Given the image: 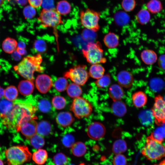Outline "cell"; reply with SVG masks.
I'll return each mask as SVG.
<instances>
[{"instance_id": "obj_1", "label": "cell", "mask_w": 165, "mask_h": 165, "mask_svg": "<svg viewBox=\"0 0 165 165\" xmlns=\"http://www.w3.org/2000/svg\"><path fill=\"white\" fill-rule=\"evenodd\" d=\"M36 110V107L30 101L16 100L8 113L0 115L1 122L8 129L19 132L24 123L37 118L35 115Z\"/></svg>"}, {"instance_id": "obj_2", "label": "cell", "mask_w": 165, "mask_h": 165, "mask_svg": "<svg viewBox=\"0 0 165 165\" xmlns=\"http://www.w3.org/2000/svg\"><path fill=\"white\" fill-rule=\"evenodd\" d=\"M42 61L40 53L33 56H28L14 67L15 70L27 79L34 81V74L35 72H41L44 69L41 66Z\"/></svg>"}, {"instance_id": "obj_3", "label": "cell", "mask_w": 165, "mask_h": 165, "mask_svg": "<svg viewBox=\"0 0 165 165\" xmlns=\"http://www.w3.org/2000/svg\"><path fill=\"white\" fill-rule=\"evenodd\" d=\"M5 154L8 165H22L30 161L32 156L25 145L11 146L5 150Z\"/></svg>"}, {"instance_id": "obj_4", "label": "cell", "mask_w": 165, "mask_h": 165, "mask_svg": "<svg viewBox=\"0 0 165 165\" xmlns=\"http://www.w3.org/2000/svg\"><path fill=\"white\" fill-rule=\"evenodd\" d=\"M141 152L148 160H160L165 157V146L150 135L147 137L145 145Z\"/></svg>"}, {"instance_id": "obj_5", "label": "cell", "mask_w": 165, "mask_h": 165, "mask_svg": "<svg viewBox=\"0 0 165 165\" xmlns=\"http://www.w3.org/2000/svg\"><path fill=\"white\" fill-rule=\"evenodd\" d=\"M82 51L87 62L91 64L105 63L107 61L101 43L98 41L88 42L86 49Z\"/></svg>"}, {"instance_id": "obj_6", "label": "cell", "mask_w": 165, "mask_h": 165, "mask_svg": "<svg viewBox=\"0 0 165 165\" xmlns=\"http://www.w3.org/2000/svg\"><path fill=\"white\" fill-rule=\"evenodd\" d=\"M38 19L43 28H55L63 23L61 15L55 9H43Z\"/></svg>"}, {"instance_id": "obj_7", "label": "cell", "mask_w": 165, "mask_h": 165, "mask_svg": "<svg viewBox=\"0 0 165 165\" xmlns=\"http://www.w3.org/2000/svg\"><path fill=\"white\" fill-rule=\"evenodd\" d=\"M101 13L89 8L81 10L80 19L82 25L85 28L94 32L98 31Z\"/></svg>"}, {"instance_id": "obj_8", "label": "cell", "mask_w": 165, "mask_h": 165, "mask_svg": "<svg viewBox=\"0 0 165 165\" xmlns=\"http://www.w3.org/2000/svg\"><path fill=\"white\" fill-rule=\"evenodd\" d=\"M71 110L76 117L81 119L87 117L90 115L93 110V106L88 100L79 97L75 98L73 100Z\"/></svg>"}, {"instance_id": "obj_9", "label": "cell", "mask_w": 165, "mask_h": 165, "mask_svg": "<svg viewBox=\"0 0 165 165\" xmlns=\"http://www.w3.org/2000/svg\"><path fill=\"white\" fill-rule=\"evenodd\" d=\"M64 77L69 78L74 83L83 85L89 77L87 67L85 65H79L72 68L64 74Z\"/></svg>"}, {"instance_id": "obj_10", "label": "cell", "mask_w": 165, "mask_h": 165, "mask_svg": "<svg viewBox=\"0 0 165 165\" xmlns=\"http://www.w3.org/2000/svg\"><path fill=\"white\" fill-rule=\"evenodd\" d=\"M154 101L152 112L155 122L157 125H163L165 123V101L160 95L156 97Z\"/></svg>"}, {"instance_id": "obj_11", "label": "cell", "mask_w": 165, "mask_h": 165, "mask_svg": "<svg viewBox=\"0 0 165 165\" xmlns=\"http://www.w3.org/2000/svg\"><path fill=\"white\" fill-rule=\"evenodd\" d=\"M104 126L99 122H94L90 124L87 128V133L90 138L99 140L103 138L105 133Z\"/></svg>"}, {"instance_id": "obj_12", "label": "cell", "mask_w": 165, "mask_h": 165, "mask_svg": "<svg viewBox=\"0 0 165 165\" xmlns=\"http://www.w3.org/2000/svg\"><path fill=\"white\" fill-rule=\"evenodd\" d=\"M35 85L39 92L45 94L51 88L53 85V82L48 75L42 74L37 77L35 80Z\"/></svg>"}, {"instance_id": "obj_13", "label": "cell", "mask_w": 165, "mask_h": 165, "mask_svg": "<svg viewBox=\"0 0 165 165\" xmlns=\"http://www.w3.org/2000/svg\"><path fill=\"white\" fill-rule=\"evenodd\" d=\"M117 80L119 85L126 88L130 87L134 82L132 74L128 71L123 70L119 72L117 75Z\"/></svg>"}, {"instance_id": "obj_14", "label": "cell", "mask_w": 165, "mask_h": 165, "mask_svg": "<svg viewBox=\"0 0 165 165\" xmlns=\"http://www.w3.org/2000/svg\"><path fill=\"white\" fill-rule=\"evenodd\" d=\"M35 119H32L24 123L21 126L20 131L26 138L29 139L37 133V123Z\"/></svg>"}, {"instance_id": "obj_15", "label": "cell", "mask_w": 165, "mask_h": 165, "mask_svg": "<svg viewBox=\"0 0 165 165\" xmlns=\"http://www.w3.org/2000/svg\"><path fill=\"white\" fill-rule=\"evenodd\" d=\"M56 121L59 125L63 127H66L70 126L73 123L74 118L70 112H62L57 115Z\"/></svg>"}, {"instance_id": "obj_16", "label": "cell", "mask_w": 165, "mask_h": 165, "mask_svg": "<svg viewBox=\"0 0 165 165\" xmlns=\"http://www.w3.org/2000/svg\"><path fill=\"white\" fill-rule=\"evenodd\" d=\"M141 57L143 62L148 65L153 64L158 60L156 53L150 49H145L143 50L141 53Z\"/></svg>"}, {"instance_id": "obj_17", "label": "cell", "mask_w": 165, "mask_h": 165, "mask_svg": "<svg viewBox=\"0 0 165 165\" xmlns=\"http://www.w3.org/2000/svg\"><path fill=\"white\" fill-rule=\"evenodd\" d=\"M119 38L118 35L114 33L110 32L105 35L103 42L106 46L109 49L115 48L119 44Z\"/></svg>"}, {"instance_id": "obj_18", "label": "cell", "mask_w": 165, "mask_h": 165, "mask_svg": "<svg viewBox=\"0 0 165 165\" xmlns=\"http://www.w3.org/2000/svg\"><path fill=\"white\" fill-rule=\"evenodd\" d=\"M110 97L114 101L120 100L124 96V92L120 85L113 84L110 86L108 90Z\"/></svg>"}, {"instance_id": "obj_19", "label": "cell", "mask_w": 165, "mask_h": 165, "mask_svg": "<svg viewBox=\"0 0 165 165\" xmlns=\"http://www.w3.org/2000/svg\"><path fill=\"white\" fill-rule=\"evenodd\" d=\"M132 99L134 105L138 108L144 106L147 101L146 95L142 91L135 92L132 95Z\"/></svg>"}, {"instance_id": "obj_20", "label": "cell", "mask_w": 165, "mask_h": 165, "mask_svg": "<svg viewBox=\"0 0 165 165\" xmlns=\"http://www.w3.org/2000/svg\"><path fill=\"white\" fill-rule=\"evenodd\" d=\"M33 81L25 80L21 81L18 85L19 90L22 94L28 96L31 94L34 89Z\"/></svg>"}, {"instance_id": "obj_21", "label": "cell", "mask_w": 165, "mask_h": 165, "mask_svg": "<svg viewBox=\"0 0 165 165\" xmlns=\"http://www.w3.org/2000/svg\"><path fill=\"white\" fill-rule=\"evenodd\" d=\"M18 42L15 39L8 37L3 41L2 47L5 53L12 54L15 51L17 47Z\"/></svg>"}, {"instance_id": "obj_22", "label": "cell", "mask_w": 165, "mask_h": 165, "mask_svg": "<svg viewBox=\"0 0 165 165\" xmlns=\"http://www.w3.org/2000/svg\"><path fill=\"white\" fill-rule=\"evenodd\" d=\"M48 157L47 151L43 149H39L32 154L33 160L39 165L44 164L46 162Z\"/></svg>"}, {"instance_id": "obj_23", "label": "cell", "mask_w": 165, "mask_h": 165, "mask_svg": "<svg viewBox=\"0 0 165 165\" xmlns=\"http://www.w3.org/2000/svg\"><path fill=\"white\" fill-rule=\"evenodd\" d=\"M112 110L115 116L122 117L126 113L127 108L125 104L119 100L114 102L112 106Z\"/></svg>"}, {"instance_id": "obj_24", "label": "cell", "mask_w": 165, "mask_h": 165, "mask_svg": "<svg viewBox=\"0 0 165 165\" xmlns=\"http://www.w3.org/2000/svg\"><path fill=\"white\" fill-rule=\"evenodd\" d=\"M105 69L101 64H92L90 67L89 74L92 78L97 79L105 74Z\"/></svg>"}, {"instance_id": "obj_25", "label": "cell", "mask_w": 165, "mask_h": 165, "mask_svg": "<svg viewBox=\"0 0 165 165\" xmlns=\"http://www.w3.org/2000/svg\"><path fill=\"white\" fill-rule=\"evenodd\" d=\"M150 17L149 11L146 9L143 8L140 10L137 14L135 19L139 23L145 25L149 22Z\"/></svg>"}, {"instance_id": "obj_26", "label": "cell", "mask_w": 165, "mask_h": 165, "mask_svg": "<svg viewBox=\"0 0 165 165\" xmlns=\"http://www.w3.org/2000/svg\"><path fill=\"white\" fill-rule=\"evenodd\" d=\"M146 9L150 13H157L162 11L163 5L159 0H150L146 4Z\"/></svg>"}, {"instance_id": "obj_27", "label": "cell", "mask_w": 165, "mask_h": 165, "mask_svg": "<svg viewBox=\"0 0 165 165\" xmlns=\"http://www.w3.org/2000/svg\"><path fill=\"white\" fill-rule=\"evenodd\" d=\"M51 130V126L48 122L42 121L37 123V133L42 136L48 135L50 133Z\"/></svg>"}, {"instance_id": "obj_28", "label": "cell", "mask_w": 165, "mask_h": 165, "mask_svg": "<svg viewBox=\"0 0 165 165\" xmlns=\"http://www.w3.org/2000/svg\"><path fill=\"white\" fill-rule=\"evenodd\" d=\"M86 149L85 144L81 141L75 143L71 147L72 153L77 157H81L84 155L86 152Z\"/></svg>"}, {"instance_id": "obj_29", "label": "cell", "mask_w": 165, "mask_h": 165, "mask_svg": "<svg viewBox=\"0 0 165 165\" xmlns=\"http://www.w3.org/2000/svg\"><path fill=\"white\" fill-rule=\"evenodd\" d=\"M66 90L68 96L72 98L80 97L82 93V89L79 85L74 83L68 85Z\"/></svg>"}, {"instance_id": "obj_30", "label": "cell", "mask_w": 165, "mask_h": 165, "mask_svg": "<svg viewBox=\"0 0 165 165\" xmlns=\"http://www.w3.org/2000/svg\"><path fill=\"white\" fill-rule=\"evenodd\" d=\"M71 9L70 3L66 0H62L58 2L56 9L60 15H66L70 13Z\"/></svg>"}, {"instance_id": "obj_31", "label": "cell", "mask_w": 165, "mask_h": 165, "mask_svg": "<svg viewBox=\"0 0 165 165\" xmlns=\"http://www.w3.org/2000/svg\"><path fill=\"white\" fill-rule=\"evenodd\" d=\"M115 22L119 25H124L129 23L130 20V16L124 11H120L117 12L114 15Z\"/></svg>"}, {"instance_id": "obj_32", "label": "cell", "mask_w": 165, "mask_h": 165, "mask_svg": "<svg viewBox=\"0 0 165 165\" xmlns=\"http://www.w3.org/2000/svg\"><path fill=\"white\" fill-rule=\"evenodd\" d=\"M18 95V90L14 86H9L4 90V97L6 99L9 101H15Z\"/></svg>"}, {"instance_id": "obj_33", "label": "cell", "mask_w": 165, "mask_h": 165, "mask_svg": "<svg viewBox=\"0 0 165 165\" xmlns=\"http://www.w3.org/2000/svg\"><path fill=\"white\" fill-rule=\"evenodd\" d=\"M127 149V145L125 141L119 139L113 143L112 151L116 154H121L124 152Z\"/></svg>"}, {"instance_id": "obj_34", "label": "cell", "mask_w": 165, "mask_h": 165, "mask_svg": "<svg viewBox=\"0 0 165 165\" xmlns=\"http://www.w3.org/2000/svg\"><path fill=\"white\" fill-rule=\"evenodd\" d=\"M29 139L31 145L38 149L42 147L45 144V141L43 137L37 133Z\"/></svg>"}, {"instance_id": "obj_35", "label": "cell", "mask_w": 165, "mask_h": 165, "mask_svg": "<svg viewBox=\"0 0 165 165\" xmlns=\"http://www.w3.org/2000/svg\"><path fill=\"white\" fill-rule=\"evenodd\" d=\"M37 106L39 110L44 113L49 112L52 108L51 104L49 101L43 98L39 99L37 102Z\"/></svg>"}, {"instance_id": "obj_36", "label": "cell", "mask_w": 165, "mask_h": 165, "mask_svg": "<svg viewBox=\"0 0 165 165\" xmlns=\"http://www.w3.org/2000/svg\"><path fill=\"white\" fill-rule=\"evenodd\" d=\"M111 82V78L108 74L104 75L95 82L96 86L99 88H104L108 87Z\"/></svg>"}, {"instance_id": "obj_37", "label": "cell", "mask_w": 165, "mask_h": 165, "mask_svg": "<svg viewBox=\"0 0 165 165\" xmlns=\"http://www.w3.org/2000/svg\"><path fill=\"white\" fill-rule=\"evenodd\" d=\"M66 78L64 77L58 78L54 82V85L55 89L59 92H63L66 89L68 85Z\"/></svg>"}, {"instance_id": "obj_38", "label": "cell", "mask_w": 165, "mask_h": 165, "mask_svg": "<svg viewBox=\"0 0 165 165\" xmlns=\"http://www.w3.org/2000/svg\"><path fill=\"white\" fill-rule=\"evenodd\" d=\"M52 104L53 107L57 109L64 108L66 105L65 99L60 96H56L53 97L52 99Z\"/></svg>"}, {"instance_id": "obj_39", "label": "cell", "mask_w": 165, "mask_h": 165, "mask_svg": "<svg viewBox=\"0 0 165 165\" xmlns=\"http://www.w3.org/2000/svg\"><path fill=\"white\" fill-rule=\"evenodd\" d=\"M13 103L6 99H2L0 101V115H4L8 113L11 109Z\"/></svg>"}, {"instance_id": "obj_40", "label": "cell", "mask_w": 165, "mask_h": 165, "mask_svg": "<svg viewBox=\"0 0 165 165\" xmlns=\"http://www.w3.org/2000/svg\"><path fill=\"white\" fill-rule=\"evenodd\" d=\"M151 135L155 140L162 143L165 138V131L163 127H158Z\"/></svg>"}, {"instance_id": "obj_41", "label": "cell", "mask_w": 165, "mask_h": 165, "mask_svg": "<svg viewBox=\"0 0 165 165\" xmlns=\"http://www.w3.org/2000/svg\"><path fill=\"white\" fill-rule=\"evenodd\" d=\"M53 161L55 165H66L68 160L65 154L59 152L54 156Z\"/></svg>"}, {"instance_id": "obj_42", "label": "cell", "mask_w": 165, "mask_h": 165, "mask_svg": "<svg viewBox=\"0 0 165 165\" xmlns=\"http://www.w3.org/2000/svg\"><path fill=\"white\" fill-rule=\"evenodd\" d=\"M136 5L135 0H122L121 6L124 11L130 12L134 9Z\"/></svg>"}, {"instance_id": "obj_43", "label": "cell", "mask_w": 165, "mask_h": 165, "mask_svg": "<svg viewBox=\"0 0 165 165\" xmlns=\"http://www.w3.org/2000/svg\"><path fill=\"white\" fill-rule=\"evenodd\" d=\"M34 48L35 50L39 53H44L47 49V45L43 40L38 39L36 40L34 44Z\"/></svg>"}, {"instance_id": "obj_44", "label": "cell", "mask_w": 165, "mask_h": 165, "mask_svg": "<svg viewBox=\"0 0 165 165\" xmlns=\"http://www.w3.org/2000/svg\"><path fill=\"white\" fill-rule=\"evenodd\" d=\"M140 117L141 122L144 125L150 123L152 120V118H154L152 112H150L148 111L144 112L141 113Z\"/></svg>"}, {"instance_id": "obj_45", "label": "cell", "mask_w": 165, "mask_h": 165, "mask_svg": "<svg viewBox=\"0 0 165 165\" xmlns=\"http://www.w3.org/2000/svg\"><path fill=\"white\" fill-rule=\"evenodd\" d=\"M62 141L65 146L67 148H70L75 143V138L72 135L68 134L63 137Z\"/></svg>"}, {"instance_id": "obj_46", "label": "cell", "mask_w": 165, "mask_h": 165, "mask_svg": "<svg viewBox=\"0 0 165 165\" xmlns=\"http://www.w3.org/2000/svg\"><path fill=\"white\" fill-rule=\"evenodd\" d=\"M127 163L126 157L122 154H116L113 159V165H126Z\"/></svg>"}, {"instance_id": "obj_47", "label": "cell", "mask_w": 165, "mask_h": 165, "mask_svg": "<svg viewBox=\"0 0 165 165\" xmlns=\"http://www.w3.org/2000/svg\"><path fill=\"white\" fill-rule=\"evenodd\" d=\"M23 13L26 18L31 19L35 16L36 12L34 8L29 6H25L24 8Z\"/></svg>"}, {"instance_id": "obj_48", "label": "cell", "mask_w": 165, "mask_h": 165, "mask_svg": "<svg viewBox=\"0 0 165 165\" xmlns=\"http://www.w3.org/2000/svg\"><path fill=\"white\" fill-rule=\"evenodd\" d=\"M30 6L33 8H38L42 5L43 0H28Z\"/></svg>"}, {"instance_id": "obj_49", "label": "cell", "mask_w": 165, "mask_h": 165, "mask_svg": "<svg viewBox=\"0 0 165 165\" xmlns=\"http://www.w3.org/2000/svg\"><path fill=\"white\" fill-rule=\"evenodd\" d=\"M158 65L162 69L165 71V54L160 55L158 59Z\"/></svg>"}, {"instance_id": "obj_50", "label": "cell", "mask_w": 165, "mask_h": 165, "mask_svg": "<svg viewBox=\"0 0 165 165\" xmlns=\"http://www.w3.org/2000/svg\"><path fill=\"white\" fill-rule=\"evenodd\" d=\"M16 51L20 55H24L26 54L27 51L25 49L17 47L16 50Z\"/></svg>"}, {"instance_id": "obj_51", "label": "cell", "mask_w": 165, "mask_h": 165, "mask_svg": "<svg viewBox=\"0 0 165 165\" xmlns=\"http://www.w3.org/2000/svg\"><path fill=\"white\" fill-rule=\"evenodd\" d=\"M12 57L16 61H19L21 59V55L19 54L16 50L12 53Z\"/></svg>"}, {"instance_id": "obj_52", "label": "cell", "mask_w": 165, "mask_h": 165, "mask_svg": "<svg viewBox=\"0 0 165 165\" xmlns=\"http://www.w3.org/2000/svg\"><path fill=\"white\" fill-rule=\"evenodd\" d=\"M17 3L19 5L23 6L25 5L28 0H15Z\"/></svg>"}, {"instance_id": "obj_53", "label": "cell", "mask_w": 165, "mask_h": 165, "mask_svg": "<svg viewBox=\"0 0 165 165\" xmlns=\"http://www.w3.org/2000/svg\"><path fill=\"white\" fill-rule=\"evenodd\" d=\"M17 47L25 49L26 45L25 43L22 41H20L17 44Z\"/></svg>"}, {"instance_id": "obj_54", "label": "cell", "mask_w": 165, "mask_h": 165, "mask_svg": "<svg viewBox=\"0 0 165 165\" xmlns=\"http://www.w3.org/2000/svg\"><path fill=\"white\" fill-rule=\"evenodd\" d=\"M4 90L0 86V99L4 96Z\"/></svg>"}, {"instance_id": "obj_55", "label": "cell", "mask_w": 165, "mask_h": 165, "mask_svg": "<svg viewBox=\"0 0 165 165\" xmlns=\"http://www.w3.org/2000/svg\"><path fill=\"white\" fill-rule=\"evenodd\" d=\"M153 165H165V159L161 161L159 164H155Z\"/></svg>"}, {"instance_id": "obj_56", "label": "cell", "mask_w": 165, "mask_h": 165, "mask_svg": "<svg viewBox=\"0 0 165 165\" xmlns=\"http://www.w3.org/2000/svg\"><path fill=\"white\" fill-rule=\"evenodd\" d=\"M5 0H0V7L3 4Z\"/></svg>"}, {"instance_id": "obj_57", "label": "cell", "mask_w": 165, "mask_h": 165, "mask_svg": "<svg viewBox=\"0 0 165 165\" xmlns=\"http://www.w3.org/2000/svg\"><path fill=\"white\" fill-rule=\"evenodd\" d=\"M0 165H4V163L2 160L1 159V158H0Z\"/></svg>"}, {"instance_id": "obj_58", "label": "cell", "mask_w": 165, "mask_h": 165, "mask_svg": "<svg viewBox=\"0 0 165 165\" xmlns=\"http://www.w3.org/2000/svg\"><path fill=\"white\" fill-rule=\"evenodd\" d=\"M79 165H86L84 163H82L80 164Z\"/></svg>"}, {"instance_id": "obj_59", "label": "cell", "mask_w": 165, "mask_h": 165, "mask_svg": "<svg viewBox=\"0 0 165 165\" xmlns=\"http://www.w3.org/2000/svg\"><path fill=\"white\" fill-rule=\"evenodd\" d=\"M163 98V99H164V101H165V96H164V98Z\"/></svg>"}, {"instance_id": "obj_60", "label": "cell", "mask_w": 165, "mask_h": 165, "mask_svg": "<svg viewBox=\"0 0 165 165\" xmlns=\"http://www.w3.org/2000/svg\"><path fill=\"white\" fill-rule=\"evenodd\" d=\"M165 128V125H164V128ZM164 130H165V129H164Z\"/></svg>"}, {"instance_id": "obj_61", "label": "cell", "mask_w": 165, "mask_h": 165, "mask_svg": "<svg viewBox=\"0 0 165 165\" xmlns=\"http://www.w3.org/2000/svg\"><path fill=\"white\" fill-rule=\"evenodd\" d=\"M74 165L73 164H69V165Z\"/></svg>"}]
</instances>
